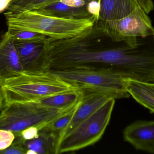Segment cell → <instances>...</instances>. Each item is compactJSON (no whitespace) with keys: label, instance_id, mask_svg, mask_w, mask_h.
<instances>
[{"label":"cell","instance_id":"obj_3","mask_svg":"<svg viewBox=\"0 0 154 154\" xmlns=\"http://www.w3.org/2000/svg\"><path fill=\"white\" fill-rule=\"evenodd\" d=\"M70 108H51L35 102L5 105L0 113V129L11 131L15 138L19 137L22 131L30 127H37L41 130Z\"/></svg>","mask_w":154,"mask_h":154},{"label":"cell","instance_id":"obj_1","mask_svg":"<svg viewBox=\"0 0 154 154\" xmlns=\"http://www.w3.org/2000/svg\"><path fill=\"white\" fill-rule=\"evenodd\" d=\"M8 30L29 31L46 35L52 40L69 39L77 36L94 24L91 19H64L46 15L36 10L18 13H5Z\"/></svg>","mask_w":154,"mask_h":154},{"label":"cell","instance_id":"obj_22","mask_svg":"<svg viewBox=\"0 0 154 154\" xmlns=\"http://www.w3.org/2000/svg\"><path fill=\"white\" fill-rule=\"evenodd\" d=\"M87 8L88 12L92 16H94L96 21L98 20L100 10V5L98 1L91 0L90 1L87 5Z\"/></svg>","mask_w":154,"mask_h":154},{"label":"cell","instance_id":"obj_21","mask_svg":"<svg viewBox=\"0 0 154 154\" xmlns=\"http://www.w3.org/2000/svg\"><path fill=\"white\" fill-rule=\"evenodd\" d=\"M39 130L37 127H30L22 131L19 137L25 141L31 140L38 136Z\"/></svg>","mask_w":154,"mask_h":154},{"label":"cell","instance_id":"obj_16","mask_svg":"<svg viewBox=\"0 0 154 154\" xmlns=\"http://www.w3.org/2000/svg\"><path fill=\"white\" fill-rule=\"evenodd\" d=\"M81 100V99L74 106L57 117L42 129L55 133L59 137L71 122L77 108L80 103Z\"/></svg>","mask_w":154,"mask_h":154},{"label":"cell","instance_id":"obj_25","mask_svg":"<svg viewBox=\"0 0 154 154\" xmlns=\"http://www.w3.org/2000/svg\"><path fill=\"white\" fill-rule=\"evenodd\" d=\"M10 2V0H0V13L6 11Z\"/></svg>","mask_w":154,"mask_h":154},{"label":"cell","instance_id":"obj_11","mask_svg":"<svg viewBox=\"0 0 154 154\" xmlns=\"http://www.w3.org/2000/svg\"><path fill=\"white\" fill-rule=\"evenodd\" d=\"M98 2L100 5L98 20H100L122 19L140 6L138 0H98Z\"/></svg>","mask_w":154,"mask_h":154},{"label":"cell","instance_id":"obj_17","mask_svg":"<svg viewBox=\"0 0 154 154\" xmlns=\"http://www.w3.org/2000/svg\"><path fill=\"white\" fill-rule=\"evenodd\" d=\"M57 0H10L7 12L18 13L41 9Z\"/></svg>","mask_w":154,"mask_h":154},{"label":"cell","instance_id":"obj_18","mask_svg":"<svg viewBox=\"0 0 154 154\" xmlns=\"http://www.w3.org/2000/svg\"><path fill=\"white\" fill-rule=\"evenodd\" d=\"M7 32L14 41L23 42L41 41L48 38L44 34L29 31H16L8 30Z\"/></svg>","mask_w":154,"mask_h":154},{"label":"cell","instance_id":"obj_6","mask_svg":"<svg viewBox=\"0 0 154 154\" xmlns=\"http://www.w3.org/2000/svg\"><path fill=\"white\" fill-rule=\"evenodd\" d=\"M101 30L116 42L134 43L137 38L154 34V27L141 6L119 20L96 21Z\"/></svg>","mask_w":154,"mask_h":154},{"label":"cell","instance_id":"obj_23","mask_svg":"<svg viewBox=\"0 0 154 154\" xmlns=\"http://www.w3.org/2000/svg\"><path fill=\"white\" fill-rule=\"evenodd\" d=\"M140 6L146 14L150 13L154 9V5L152 0H138Z\"/></svg>","mask_w":154,"mask_h":154},{"label":"cell","instance_id":"obj_7","mask_svg":"<svg viewBox=\"0 0 154 154\" xmlns=\"http://www.w3.org/2000/svg\"><path fill=\"white\" fill-rule=\"evenodd\" d=\"M14 42L23 74H36L47 71L49 38L41 41Z\"/></svg>","mask_w":154,"mask_h":154},{"label":"cell","instance_id":"obj_15","mask_svg":"<svg viewBox=\"0 0 154 154\" xmlns=\"http://www.w3.org/2000/svg\"><path fill=\"white\" fill-rule=\"evenodd\" d=\"M82 96V90L77 88L42 98L35 102L46 107L67 109L77 104Z\"/></svg>","mask_w":154,"mask_h":154},{"label":"cell","instance_id":"obj_12","mask_svg":"<svg viewBox=\"0 0 154 154\" xmlns=\"http://www.w3.org/2000/svg\"><path fill=\"white\" fill-rule=\"evenodd\" d=\"M126 89L140 105L154 113V82H143L129 79L124 80Z\"/></svg>","mask_w":154,"mask_h":154},{"label":"cell","instance_id":"obj_13","mask_svg":"<svg viewBox=\"0 0 154 154\" xmlns=\"http://www.w3.org/2000/svg\"><path fill=\"white\" fill-rule=\"evenodd\" d=\"M41 13L64 19H91L94 17L88 11L87 6H71L67 5L60 0H57L48 5L37 10Z\"/></svg>","mask_w":154,"mask_h":154},{"label":"cell","instance_id":"obj_9","mask_svg":"<svg viewBox=\"0 0 154 154\" xmlns=\"http://www.w3.org/2000/svg\"><path fill=\"white\" fill-rule=\"evenodd\" d=\"M23 74L13 40L8 32L0 36V87Z\"/></svg>","mask_w":154,"mask_h":154},{"label":"cell","instance_id":"obj_2","mask_svg":"<svg viewBox=\"0 0 154 154\" xmlns=\"http://www.w3.org/2000/svg\"><path fill=\"white\" fill-rule=\"evenodd\" d=\"M1 88L5 105L35 102L42 98L78 88L47 70L22 74L9 80Z\"/></svg>","mask_w":154,"mask_h":154},{"label":"cell","instance_id":"obj_4","mask_svg":"<svg viewBox=\"0 0 154 154\" xmlns=\"http://www.w3.org/2000/svg\"><path fill=\"white\" fill-rule=\"evenodd\" d=\"M116 99H110L58 142L56 154L79 151L96 143L109 124Z\"/></svg>","mask_w":154,"mask_h":154},{"label":"cell","instance_id":"obj_10","mask_svg":"<svg viewBox=\"0 0 154 154\" xmlns=\"http://www.w3.org/2000/svg\"><path fill=\"white\" fill-rule=\"evenodd\" d=\"M124 139L136 149L154 154V121H137L126 127Z\"/></svg>","mask_w":154,"mask_h":154},{"label":"cell","instance_id":"obj_8","mask_svg":"<svg viewBox=\"0 0 154 154\" xmlns=\"http://www.w3.org/2000/svg\"><path fill=\"white\" fill-rule=\"evenodd\" d=\"M82 91V98L71 122L59 137L58 142L70 134L82 122L95 113L111 99H118L116 95L105 90L92 89H80ZM57 142V143H58Z\"/></svg>","mask_w":154,"mask_h":154},{"label":"cell","instance_id":"obj_27","mask_svg":"<svg viewBox=\"0 0 154 154\" xmlns=\"http://www.w3.org/2000/svg\"><path fill=\"white\" fill-rule=\"evenodd\" d=\"M97 1H98V0H97Z\"/></svg>","mask_w":154,"mask_h":154},{"label":"cell","instance_id":"obj_14","mask_svg":"<svg viewBox=\"0 0 154 154\" xmlns=\"http://www.w3.org/2000/svg\"><path fill=\"white\" fill-rule=\"evenodd\" d=\"M58 138L55 133L42 129L36 138L23 140V147L26 154H56Z\"/></svg>","mask_w":154,"mask_h":154},{"label":"cell","instance_id":"obj_26","mask_svg":"<svg viewBox=\"0 0 154 154\" xmlns=\"http://www.w3.org/2000/svg\"><path fill=\"white\" fill-rule=\"evenodd\" d=\"M4 102V98L2 92V89L0 87V109L3 105V102Z\"/></svg>","mask_w":154,"mask_h":154},{"label":"cell","instance_id":"obj_20","mask_svg":"<svg viewBox=\"0 0 154 154\" xmlns=\"http://www.w3.org/2000/svg\"><path fill=\"white\" fill-rule=\"evenodd\" d=\"M15 139L14 134L10 130L0 129V151L8 148Z\"/></svg>","mask_w":154,"mask_h":154},{"label":"cell","instance_id":"obj_5","mask_svg":"<svg viewBox=\"0 0 154 154\" xmlns=\"http://www.w3.org/2000/svg\"><path fill=\"white\" fill-rule=\"evenodd\" d=\"M49 71L78 88L105 90L118 99L130 97L125 86V78L113 72L82 68L49 70Z\"/></svg>","mask_w":154,"mask_h":154},{"label":"cell","instance_id":"obj_24","mask_svg":"<svg viewBox=\"0 0 154 154\" xmlns=\"http://www.w3.org/2000/svg\"><path fill=\"white\" fill-rule=\"evenodd\" d=\"M60 1L69 6L80 7V6H87L89 2L91 0H60Z\"/></svg>","mask_w":154,"mask_h":154},{"label":"cell","instance_id":"obj_19","mask_svg":"<svg viewBox=\"0 0 154 154\" xmlns=\"http://www.w3.org/2000/svg\"><path fill=\"white\" fill-rule=\"evenodd\" d=\"M23 140L21 137H15L13 143L10 146L0 151L1 154H26L23 146Z\"/></svg>","mask_w":154,"mask_h":154}]
</instances>
